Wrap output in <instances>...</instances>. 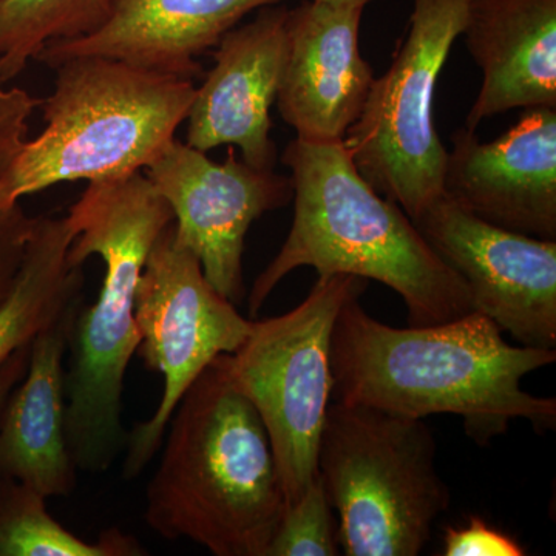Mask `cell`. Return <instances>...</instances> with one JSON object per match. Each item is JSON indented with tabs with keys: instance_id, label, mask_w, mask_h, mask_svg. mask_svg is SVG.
Listing matches in <instances>:
<instances>
[{
	"instance_id": "cell-18",
	"label": "cell",
	"mask_w": 556,
	"mask_h": 556,
	"mask_svg": "<svg viewBox=\"0 0 556 556\" xmlns=\"http://www.w3.org/2000/svg\"><path fill=\"white\" fill-rule=\"evenodd\" d=\"M68 218L36 217L24 262L0 306V367L80 302L83 268L70 265Z\"/></svg>"
},
{
	"instance_id": "cell-5",
	"label": "cell",
	"mask_w": 556,
	"mask_h": 556,
	"mask_svg": "<svg viewBox=\"0 0 556 556\" xmlns=\"http://www.w3.org/2000/svg\"><path fill=\"white\" fill-rule=\"evenodd\" d=\"M40 102L47 126L0 178V207L68 181L130 177L159 159L188 119L193 80L105 56L58 64Z\"/></svg>"
},
{
	"instance_id": "cell-12",
	"label": "cell",
	"mask_w": 556,
	"mask_h": 556,
	"mask_svg": "<svg viewBox=\"0 0 556 556\" xmlns=\"http://www.w3.org/2000/svg\"><path fill=\"white\" fill-rule=\"evenodd\" d=\"M452 142L448 200L497 228L556 240V109L526 110L495 141L460 127Z\"/></svg>"
},
{
	"instance_id": "cell-9",
	"label": "cell",
	"mask_w": 556,
	"mask_h": 556,
	"mask_svg": "<svg viewBox=\"0 0 556 556\" xmlns=\"http://www.w3.org/2000/svg\"><path fill=\"white\" fill-rule=\"evenodd\" d=\"M138 351L163 376V396L150 419L127 434L123 478L131 481L160 452L178 402L222 354L248 339L252 321L208 283L200 260L177 239L174 223L150 249L135 299Z\"/></svg>"
},
{
	"instance_id": "cell-16",
	"label": "cell",
	"mask_w": 556,
	"mask_h": 556,
	"mask_svg": "<svg viewBox=\"0 0 556 556\" xmlns=\"http://www.w3.org/2000/svg\"><path fill=\"white\" fill-rule=\"evenodd\" d=\"M482 84L464 127L514 109H556V0H468L463 35Z\"/></svg>"
},
{
	"instance_id": "cell-19",
	"label": "cell",
	"mask_w": 556,
	"mask_h": 556,
	"mask_svg": "<svg viewBox=\"0 0 556 556\" xmlns=\"http://www.w3.org/2000/svg\"><path fill=\"white\" fill-rule=\"evenodd\" d=\"M144 548L119 529L94 543L73 535L47 510V497L14 479L0 478V556H138Z\"/></svg>"
},
{
	"instance_id": "cell-17",
	"label": "cell",
	"mask_w": 556,
	"mask_h": 556,
	"mask_svg": "<svg viewBox=\"0 0 556 556\" xmlns=\"http://www.w3.org/2000/svg\"><path fill=\"white\" fill-rule=\"evenodd\" d=\"M80 302L30 343L24 378L0 415V478L49 497L76 489L78 468L65 437V353Z\"/></svg>"
},
{
	"instance_id": "cell-23",
	"label": "cell",
	"mask_w": 556,
	"mask_h": 556,
	"mask_svg": "<svg viewBox=\"0 0 556 556\" xmlns=\"http://www.w3.org/2000/svg\"><path fill=\"white\" fill-rule=\"evenodd\" d=\"M445 556H522L525 547L515 538L493 529L481 518L470 517L459 529L448 527L444 535Z\"/></svg>"
},
{
	"instance_id": "cell-14",
	"label": "cell",
	"mask_w": 556,
	"mask_h": 556,
	"mask_svg": "<svg viewBox=\"0 0 556 556\" xmlns=\"http://www.w3.org/2000/svg\"><path fill=\"white\" fill-rule=\"evenodd\" d=\"M364 10L305 0L288 13V51L277 108L298 138L340 142L375 83L358 50Z\"/></svg>"
},
{
	"instance_id": "cell-10",
	"label": "cell",
	"mask_w": 556,
	"mask_h": 556,
	"mask_svg": "<svg viewBox=\"0 0 556 556\" xmlns=\"http://www.w3.org/2000/svg\"><path fill=\"white\" fill-rule=\"evenodd\" d=\"M167 201L177 239L200 260L208 283L240 305L247 295L244 240L252 223L294 197L291 177L255 169L229 149L223 163L177 138L144 169Z\"/></svg>"
},
{
	"instance_id": "cell-2",
	"label": "cell",
	"mask_w": 556,
	"mask_h": 556,
	"mask_svg": "<svg viewBox=\"0 0 556 556\" xmlns=\"http://www.w3.org/2000/svg\"><path fill=\"white\" fill-rule=\"evenodd\" d=\"M281 161L291 170L294 222L251 289V316H257L288 274L303 266L316 269L318 277L346 274L380 281L404 299L412 327L475 313L466 281L401 206L362 178L343 141L295 138Z\"/></svg>"
},
{
	"instance_id": "cell-4",
	"label": "cell",
	"mask_w": 556,
	"mask_h": 556,
	"mask_svg": "<svg viewBox=\"0 0 556 556\" xmlns=\"http://www.w3.org/2000/svg\"><path fill=\"white\" fill-rule=\"evenodd\" d=\"M70 265L98 255L105 276L89 308L79 306L70 331L65 371V437L79 471L104 473L126 448L124 379L137 354L135 299L146 260L174 214L144 174L89 182L67 215Z\"/></svg>"
},
{
	"instance_id": "cell-24",
	"label": "cell",
	"mask_w": 556,
	"mask_h": 556,
	"mask_svg": "<svg viewBox=\"0 0 556 556\" xmlns=\"http://www.w3.org/2000/svg\"><path fill=\"white\" fill-rule=\"evenodd\" d=\"M28 353H30V345L21 348L0 367V415L9 401L11 391L24 378L28 365Z\"/></svg>"
},
{
	"instance_id": "cell-7",
	"label": "cell",
	"mask_w": 556,
	"mask_h": 556,
	"mask_svg": "<svg viewBox=\"0 0 556 556\" xmlns=\"http://www.w3.org/2000/svg\"><path fill=\"white\" fill-rule=\"evenodd\" d=\"M367 287L361 277L320 276L299 306L252 321L243 345L222 356L265 424L287 506L317 477L318 445L334 391L332 331L343 306Z\"/></svg>"
},
{
	"instance_id": "cell-1",
	"label": "cell",
	"mask_w": 556,
	"mask_h": 556,
	"mask_svg": "<svg viewBox=\"0 0 556 556\" xmlns=\"http://www.w3.org/2000/svg\"><path fill=\"white\" fill-rule=\"evenodd\" d=\"M555 350L514 346L479 313L428 327L394 328L350 300L336 320L331 368L338 401L426 419L459 416L479 444L525 419L556 427L555 397L522 390L521 380L555 364Z\"/></svg>"
},
{
	"instance_id": "cell-3",
	"label": "cell",
	"mask_w": 556,
	"mask_h": 556,
	"mask_svg": "<svg viewBox=\"0 0 556 556\" xmlns=\"http://www.w3.org/2000/svg\"><path fill=\"white\" fill-rule=\"evenodd\" d=\"M222 356L170 417L144 518L164 540L215 556H268L287 497L265 424Z\"/></svg>"
},
{
	"instance_id": "cell-21",
	"label": "cell",
	"mask_w": 556,
	"mask_h": 556,
	"mask_svg": "<svg viewBox=\"0 0 556 556\" xmlns=\"http://www.w3.org/2000/svg\"><path fill=\"white\" fill-rule=\"evenodd\" d=\"M40 102L25 90L7 89L0 79V178L27 142L28 121ZM35 223L36 217H28L20 203L0 207V306L20 274Z\"/></svg>"
},
{
	"instance_id": "cell-8",
	"label": "cell",
	"mask_w": 556,
	"mask_h": 556,
	"mask_svg": "<svg viewBox=\"0 0 556 556\" xmlns=\"http://www.w3.org/2000/svg\"><path fill=\"white\" fill-rule=\"evenodd\" d=\"M467 7L468 0H413L407 33L343 139L362 178L412 222L444 193L447 149L434 126L433 102Z\"/></svg>"
},
{
	"instance_id": "cell-20",
	"label": "cell",
	"mask_w": 556,
	"mask_h": 556,
	"mask_svg": "<svg viewBox=\"0 0 556 556\" xmlns=\"http://www.w3.org/2000/svg\"><path fill=\"white\" fill-rule=\"evenodd\" d=\"M113 0H0V79L17 78L51 40L100 30Z\"/></svg>"
},
{
	"instance_id": "cell-11",
	"label": "cell",
	"mask_w": 556,
	"mask_h": 556,
	"mask_svg": "<svg viewBox=\"0 0 556 556\" xmlns=\"http://www.w3.org/2000/svg\"><path fill=\"white\" fill-rule=\"evenodd\" d=\"M413 223L466 281L475 313L522 346L555 350L556 240L497 228L444 193Z\"/></svg>"
},
{
	"instance_id": "cell-6",
	"label": "cell",
	"mask_w": 556,
	"mask_h": 556,
	"mask_svg": "<svg viewBox=\"0 0 556 556\" xmlns=\"http://www.w3.org/2000/svg\"><path fill=\"white\" fill-rule=\"evenodd\" d=\"M437 441L424 419L336 401L317 471L339 514L348 556H417L452 493L437 470Z\"/></svg>"
},
{
	"instance_id": "cell-15",
	"label": "cell",
	"mask_w": 556,
	"mask_h": 556,
	"mask_svg": "<svg viewBox=\"0 0 556 556\" xmlns=\"http://www.w3.org/2000/svg\"><path fill=\"white\" fill-rule=\"evenodd\" d=\"M287 0H113L104 25L83 38L51 40L35 61L54 68L78 56H105L170 73L201 76L199 58L244 17Z\"/></svg>"
},
{
	"instance_id": "cell-22",
	"label": "cell",
	"mask_w": 556,
	"mask_h": 556,
	"mask_svg": "<svg viewBox=\"0 0 556 556\" xmlns=\"http://www.w3.org/2000/svg\"><path fill=\"white\" fill-rule=\"evenodd\" d=\"M340 552L339 525L317 473L306 492L285 508L268 556H334Z\"/></svg>"
},
{
	"instance_id": "cell-13",
	"label": "cell",
	"mask_w": 556,
	"mask_h": 556,
	"mask_svg": "<svg viewBox=\"0 0 556 556\" xmlns=\"http://www.w3.org/2000/svg\"><path fill=\"white\" fill-rule=\"evenodd\" d=\"M288 13L285 5L265 7L223 36L212 53L214 67L190 105L186 144L204 153L239 148L249 166L274 170L270 108L287 62Z\"/></svg>"
},
{
	"instance_id": "cell-25",
	"label": "cell",
	"mask_w": 556,
	"mask_h": 556,
	"mask_svg": "<svg viewBox=\"0 0 556 556\" xmlns=\"http://www.w3.org/2000/svg\"><path fill=\"white\" fill-rule=\"evenodd\" d=\"M318 2L331 3V5L336 7H351V9L365 10V7L371 3L372 0H318Z\"/></svg>"
}]
</instances>
